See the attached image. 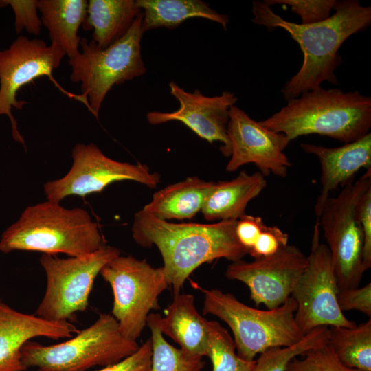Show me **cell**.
I'll use <instances>...</instances> for the list:
<instances>
[{"instance_id":"1","label":"cell","mask_w":371,"mask_h":371,"mask_svg":"<svg viewBox=\"0 0 371 371\" xmlns=\"http://www.w3.org/2000/svg\"><path fill=\"white\" fill-rule=\"evenodd\" d=\"M333 9L335 13L328 19L304 25L284 19L263 1L252 2V22L269 30L282 28L303 54L300 69L282 89L286 100L317 89L324 81L337 84L335 71L341 63L339 47L371 23V7L363 6L357 0L336 1Z\"/></svg>"},{"instance_id":"2","label":"cell","mask_w":371,"mask_h":371,"mask_svg":"<svg viewBox=\"0 0 371 371\" xmlns=\"http://www.w3.org/2000/svg\"><path fill=\"white\" fill-rule=\"evenodd\" d=\"M236 223V220H227L212 224L172 223L142 210L135 214L132 235L139 245L159 249L175 295L202 264L219 258L235 262L247 254L237 238Z\"/></svg>"},{"instance_id":"3","label":"cell","mask_w":371,"mask_h":371,"mask_svg":"<svg viewBox=\"0 0 371 371\" xmlns=\"http://www.w3.org/2000/svg\"><path fill=\"white\" fill-rule=\"evenodd\" d=\"M287 101L279 111L260 122L285 135L289 143L300 136L317 134L346 144L369 133L371 98L358 91L320 87Z\"/></svg>"},{"instance_id":"4","label":"cell","mask_w":371,"mask_h":371,"mask_svg":"<svg viewBox=\"0 0 371 371\" xmlns=\"http://www.w3.org/2000/svg\"><path fill=\"white\" fill-rule=\"evenodd\" d=\"M104 243L98 223L83 208H66L46 201L27 207L2 233L0 251H38L84 256Z\"/></svg>"},{"instance_id":"5","label":"cell","mask_w":371,"mask_h":371,"mask_svg":"<svg viewBox=\"0 0 371 371\" xmlns=\"http://www.w3.org/2000/svg\"><path fill=\"white\" fill-rule=\"evenodd\" d=\"M203 313L225 322L230 328L237 355L252 361L264 350L290 346L304 334L295 320L297 305L291 296L280 306L260 310L247 306L233 294L221 290L203 289Z\"/></svg>"},{"instance_id":"6","label":"cell","mask_w":371,"mask_h":371,"mask_svg":"<svg viewBox=\"0 0 371 371\" xmlns=\"http://www.w3.org/2000/svg\"><path fill=\"white\" fill-rule=\"evenodd\" d=\"M137 341L126 338L113 316L100 314L89 327L63 342L43 345L28 341L21 350V359L36 371H87L94 366L117 363L137 350Z\"/></svg>"},{"instance_id":"7","label":"cell","mask_w":371,"mask_h":371,"mask_svg":"<svg viewBox=\"0 0 371 371\" xmlns=\"http://www.w3.org/2000/svg\"><path fill=\"white\" fill-rule=\"evenodd\" d=\"M143 12L127 33L110 46L102 49L95 43L81 38L80 52L69 58L70 79L81 83L79 100L98 119L103 101L111 88L144 75L146 71L141 52Z\"/></svg>"},{"instance_id":"8","label":"cell","mask_w":371,"mask_h":371,"mask_svg":"<svg viewBox=\"0 0 371 371\" xmlns=\"http://www.w3.org/2000/svg\"><path fill=\"white\" fill-rule=\"evenodd\" d=\"M371 187V169L355 182H348L335 197L330 196L318 216L327 243L339 291L359 287L365 272L362 262L363 232L356 206Z\"/></svg>"},{"instance_id":"9","label":"cell","mask_w":371,"mask_h":371,"mask_svg":"<svg viewBox=\"0 0 371 371\" xmlns=\"http://www.w3.org/2000/svg\"><path fill=\"white\" fill-rule=\"evenodd\" d=\"M120 255L104 244L84 256L60 258L43 254L39 259L46 276V289L35 315L48 320L69 321L87 309L93 282L102 269Z\"/></svg>"},{"instance_id":"10","label":"cell","mask_w":371,"mask_h":371,"mask_svg":"<svg viewBox=\"0 0 371 371\" xmlns=\"http://www.w3.org/2000/svg\"><path fill=\"white\" fill-rule=\"evenodd\" d=\"M100 274L113 295L112 315L121 333L136 341L146 325L151 310L159 309V296L170 286L164 269L153 267L132 256H118Z\"/></svg>"},{"instance_id":"11","label":"cell","mask_w":371,"mask_h":371,"mask_svg":"<svg viewBox=\"0 0 371 371\" xmlns=\"http://www.w3.org/2000/svg\"><path fill=\"white\" fill-rule=\"evenodd\" d=\"M339 292L329 249L320 242V228L314 226L306 268L292 291L297 305L295 320L304 335L318 326H357L339 308Z\"/></svg>"},{"instance_id":"12","label":"cell","mask_w":371,"mask_h":371,"mask_svg":"<svg viewBox=\"0 0 371 371\" xmlns=\"http://www.w3.org/2000/svg\"><path fill=\"white\" fill-rule=\"evenodd\" d=\"M71 157L72 166L63 177L44 184L47 201L60 203L69 196H85L115 181H133L151 188L160 182L159 174L150 172L146 165L112 159L93 143L76 144Z\"/></svg>"},{"instance_id":"13","label":"cell","mask_w":371,"mask_h":371,"mask_svg":"<svg viewBox=\"0 0 371 371\" xmlns=\"http://www.w3.org/2000/svg\"><path fill=\"white\" fill-rule=\"evenodd\" d=\"M64 51L54 43L47 45L41 39H29L19 36L8 49L0 51V115L8 117L12 136L26 149L25 142L19 131L12 109H22L27 104L18 100L20 89L34 79L47 76L54 82L53 71L57 69Z\"/></svg>"},{"instance_id":"14","label":"cell","mask_w":371,"mask_h":371,"mask_svg":"<svg viewBox=\"0 0 371 371\" xmlns=\"http://www.w3.org/2000/svg\"><path fill=\"white\" fill-rule=\"evenodd\" d=\"M306 264L307 256L297 246L287 244L268 256L232 262L225 275L245 284L257 306L273 309L291 297Z\"/></svg>"},{"instance_id":"15","label":"cell","mask_w":371,"mask_h":371,"mask_svg":"<svg viewBox=\"0 0 371 371\" xmlns=\"http://www.w3.org/2000/svg\"><path fill=\"white\" fill-rule=\"evenodd\" d=\"M227 132L231 146L227 171L254 164L265 177L287 175L292 164L284 153L289 144L285 135L267 128L235 105L229 109Z\"/></svg>"},{"instance_id":"16","label":"cell","mask_w":371,"mask_h":371,"mask_svg":"<svg viewBox=\"0 0 371 371\" xmlns=\"http://www.w3.org/2000/svg\"><path fill=\"white\" fill-rule=\"evenodd\" d=\"M169 88L179 103V108L170 113L151 111L146 114L148 123L160 124L170 121H179L198 136L212 144H222L220 150L226 157H230L231 146L227 128L229 111L238 98L232 92L224 91L220 95L206 96L199 89L188 92L172 81Z\"/></svg>"},{"instance_id":"17","label":"cell","mask_w":371,"mask_h":371,"mask_svg":"<svg viewBox=\"0 0 371 371\" xmlns=\"http://www.w3.org/2000/svg\"><path fill=\"white\" fill-rule=\"evenodd\" d=\"M79 330L69 321L48 320L19 312L0 302V371H25L21 350L31 339L70 338Z\"/></svg>"},{"instance_id":"18","label":"cell","mask_w":371,"mask_h":371,"mask_svg":"<svg viewBox=\"0 0 371 371\" xmlns=\"http://www.w3.org/2000/svg\"><path fill=\"white\" fill-rule=\"evenodd\" d=\"M302 149L315 155L321 164V192L315 205L318 217L330 194L339 186L353 181L361 168L371 169V133L339 147L328 148L320 145L301 144Z\"/></svg>"},{"instance_id":"19","label":"cell","mask_w":371,"mask_h":371,"mask_svg":"<svg viewBox=\"0 0 371 371\" xmlns=\"http://www.w3.org/2000/svg\"><path fill=\"white\" fill-rule=\"evenodd\" d=\"M267 186L260 172L248 174L245 170L229 181L214 182L201 208L205 220H237L245 214L250 201L257 197Z\"/></svg>"},{"instance_id":"20","label":"cell","mask_w":371,"mask_h":371,"mask_svg":"<svg viewBox=\"0 0 371 371\" xmlns=\"http://www.w3.org/2000/svg\"><path fill=\"white\" fill-rule=\"evenodd\" d=\"M158 326L163 334L170 337L181 349L192 355L207 356V320L196 308L191 294L175 295L166 310L159 315Z\"/></svg>"},{"instance_id":"21","label":"cell","mask_w":371,"mask_h":371,"mask_svg":"<svg viewBox=\"0 0 371 371\" xmlns=\"http://www.w3.org/2000/svg\"><path fill=\"white\" fill-rule=\"evenodd\" d=\"M214 183L189 177L155 192L142 210L164 221L190 219L201 210Z\"/></svg>"},{"instance_id":"22","label":"cell","mask_w":371,"mask_h":371,"mask_svg":"<svg viewBox=\"0 0 371 371\" xmlns=\"http://www.w3.org/2000/svg\"><path fill=\"white\" fill-rule=\"evenodd\" d=\"M87 5L85 0L38 1L41 23L49 32L51 43L61 48L69 58L80 52L78 30L86 19Z\"/></svg>"},{"instance_id":"23","label":"cell","mask_w":371,"mask_h":371,"mask_svg":"<svg viewBox=\"0 0 371 371\" xmlns=\"http://www.w3.org/2000/svg\"><path fill=\"white\" fill-rule=\"evenodd\" d=\"M142 10L135 0H90L84 28L93 29V41L104 49L122 38Z\"/></svg>"},{"instance_id":"24","label":"cell","mask_w":371,"mask_h":371,"mask_svg":"<svg viewBox=\"0 0 371 371\" xmlns=\"http://www.w3.org/2000/svg\"><path fill=\"white\" fill-rule=\"evenodd\" d=\"M136 3L143 10L144 32L157 27L173 29L195 17L216 22L225 30L229 21L228 15L217 12L201 0H136Z\"/></svg>"},{"instance_id":"25","label":"cell","mask_w":371,"mask_h":371,"mask_svg":"<svg viewBox=\"0 0 371 371\" xmlns=\"http://www.w3.org/2000/svg\"><path fill=\"white\" fill-rule=\"evenodd\" d=\"M328 344L344 366L371 371V319L353 328L331 326Z\"/></svg>"},{"instance_id":"26","label":"cell","mask_w":371,"mask_h":371,"mask_svg":"<svg viewBox=\"0 0 371 371\" xmlns=\"http://www.w3.org/2000/svg\"><path fill=\"white\" fill-rule=\"evenodd\" d=\"M160 314L150 313L146 319L151 331L152 359L150 371H203V357L192 355L170 344L158 326Z\"/></svg>"},{"instance_id":"27","label":"cell","mask_w":371,"mask_h":371,"mask_svg":"<svg viewBox=\"0 0 371 371\" xmlns=\"http://www.w3.org/2000/svg\"><path fill=\"white\" fill-rule=\"evenodd\" d=\"M328 326H318L290 346L273 347L264 350L259 354L251 371H285L293 358L328 343Z\"/></svg>"},{"instance_id":"28","label":"cell","mask_w":371,"mask_h":371,"mask_svg":"<svg viewBox=\"0 0 371 371\" xmlns=\"http://www.w3.org/2000/svg\"><path fill=\"white\" fill-rule=\"evenodd\" d=\"M208 357L212 371H251L256 360L248 361L236 352L234 339L227 329L216 321L207 320Z\"/></svg>"},{"instance_id":"29","label":"cell","mask_w":371,"mask_h":371,"mask_svg":"<svg viewBox=\"0 0 371 371\" xmlns=\"http://www.w3.org/2000/svg\"><path fill=\"white\" fill-rule=\"evenodd\" d=\"M301 359L293 358L285 371H360L344 366L328 343L302 354Z\"/></svg>"},{"instance_id":"30","label":"cell","mask_w":371,"mask_h":371,"mask_svg":"<svg viewBox=\"0 0 371 371\" xmlns=\"http://www.w3.org/2000/svg\"><path fill=\"white\" fill-rule=\"evenodd\" d=\"M271 7L273 5H287L292 12L300 16L301 24L308 25L328 19L336 0H264Z\"/></svg>"},{"instance_id":"31","label":"cell","mask_w":371,"mask_h":371,"mask_svg":"<svg viewBox=\"0 0 371 371\" xmlns=\"http://www.w3.org/2000/svg\"><path fill=\"white\" fill-rule=\"evenodd\" d=\"M38 0H0V8L10 5L14 14V27L17 34L25 28L27 32L38 35L42 25L38 10Z\"/></svg>"},{"instance_id":"32","label":"cell","mask_w":371,"mask_h":371,"mask_svg":"<svg viewBox=\"0 0 371 371\" xmlns=\"http://www.w3.org/2000/svg\"><path fill=\"white\" fill-rule=\"evenodd\" d=\"M289 236L278 226H267L259 234L249 254L254 258L268 256L288 244Z\"/></svg>"},{"instance_id":"33","label":"cell","mask_w":371,"mask_h":371,"mask_svg":"<svg viewBox=\"0 0 371 371\" xmlns=\"http://www.w3.org/2000/svg\"><path fill=\"white\" fill-rule=\"evenodd\" d=\"M356 213L363 236L362 262L366 271L371 267V187L358 200Z\"/></svg>"},{"instance_id":"34","label":"cell","mask_w":371,"mask_h":371,"mask_svg":"<svg viewBox=\"0 0 371 371\" xmlns=\"http://www.w3.org/2000/svg\"><path fill=\"white\" fill-rule=\"evenodd\" d=\"M341 311L356 310L371 317V283L359 288L339 291L337 295Z\"/></svg>"},{"instance_id":"35","label":"cell","mask_w":371,"mask_h":371,"mask_svg":"<svg viewBox=\"0 0 371 371\" xmlns=\"http://www.w3.org/2000/svg\"><path fill=\"white\" fill-rule=\"evenodd\" d=\"M152 353L150 338L131 355L117 363L95 371H150Z\"/></svg>"},{"instance_id":"36","label":"cell","mask_w":371,"mask_h":371,"mask_svg":"<svg viewBox=\"0 0 371 371\" xmlns=\"http://www.w3.org/2000/svg\"><path fill=\"white\" fill-rule=\"evenodd\" d=\"M266 225L260 216L246 214L236 220V234L239 243L247 249V254Z\"/></svg>"},{"instance_id":"37","label":"cell","mask_w":371,"mask_h":371,"mask_svg":"<svg viewBox=\"0 0 371 371\" xmlns=\"http://www.w3.org/2000/svg\"><path fill=\"white\" fill-rule=\"evenodd\" d=\"M1 302V300H0V302Z\"/></svg>"}]
</instances>
